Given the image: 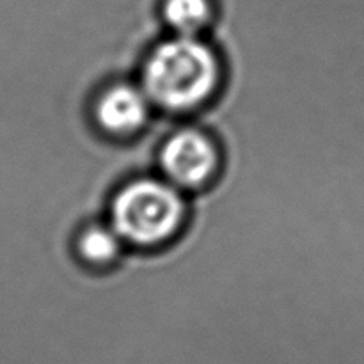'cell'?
I'll use <instances>...</instances> for the list:
<instances>
[{
	"label": "cell",
	"mask_w": 364,
	"mask_h": 364,
	"mask_svg": "<svg viewBox=\"0 0 364 364\" xmlns=\"http://www.w3.org/2000/svg\"><path fill=\"white\" fill-rule=\"evenodd\" d=\"M219 77V60L205 41L173 36L160 43L144 63L142 91L151 105L187 112L213 95Z\"/></svg>",
	"instance_id": "obj_1"
},
{
	"label": "cell",
	"mask_w": 364,
	"mask_h": 364,
	"mask_svg": "<svg viewBox=\"0 0 364 364\" xmlns=\"http://www.w3.org/2000/svg\"><path fill=\"white\" fill-rule=\"evenodd\" d=\"M185 219L180 188L169 181L135 180L116 194L110 208V226L123 242L151 247L167 242Z\"/></svg>",
	"instance_id": "obj_2"
},
{
	"label": "cell",
	"mask_w": 364,
	"mask_h": 364,
	"mask_svg": "<svg viewBox=\"0 0 364 364\" xmlns=\"http://www.w3.org/2000/svg\"><path fill=\"white\" fill-rule=\"evenodd\" d=\"M160 166L176 188H198L213 178L219 153L208 135L188 128L167 139L160 151Z\"/></svg>",
	"instance_id": "obj_3"
},
{
	"label": "cell",
	"mask_w": 364,
	"mask_h": 364,
	"mask_svg": "<svg viewBox=\"0 0 364 364\" xmlns=\"http://www.w3.org/2000/svg\"><path fill=\"white\" fill-rule=\"evenodd\" d=\"M151 102L142 91L130 84H117L107 89L96 103V119L105 132L128 135L141 130L149 117Z\"/></svg>",
	"instance_id": "obj_4"
},
{
	"label": "cell",
	"mask_w": 364,
	"mask_h": 364,
	"mask_svg": "<svg viewBox=\"0 0 364 364\" xmlns=\"http://www.w3.org/2000/svg\"><path fill=\"white\" fill-rule=\"evenodd\" d=\"M162 18L174 36L198 38L213 20V0H164Z\"/></svg>",
	"instance_id": "obj_5"
},
{
	"label": "cell",
	"mask_w": 364,
	"mask_h": 364,
	"mask_svg": "<svg viewBox=\"0 0 364 364\" xmlns=\"http://www.w3.org/2000/svg\"><path fill=\"white\" fill-rule=\"evenodd\" d=\"M123 240L112 226H92L80 237V255L95 265H107L119 256Z\"/></svg>",
	"instance_id": "obj_6"
}]
</instances>
